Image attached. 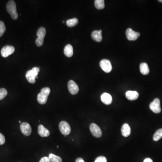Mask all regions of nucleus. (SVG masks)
<instances>
[{"mask_svg":"<svg viewBox=\"0 0 162 162\" xmlns=\"http://www.w3.org/2000/svg\"><path fill=\"white\" fill-rule=\"evenodd\" d=\"M38 133L42 138L48 137L50 134L49 131L42 125H39L38 127Z\"/></svg>","mask_w":162,"mask_h":162,"instance_id":"nucleus-13","label":"nucleus"},{"mask_svg":"<svg viewBox=\"0 0 162 162\" xmlns=\"http://www.w3.org/2000/svg\"><path fill=\"white\" fill-rule=\"evenodd\" d=\"M39 162H50V160L49 157H44L41 158Z\"/></svg>","mask_w":162,"mask_h":162,"instance_id":"nucleus-29","label":"nucleus"},{"mask_svg":"<svg viewBox=\"0 0 162 162\" xmlns=\"http://www.w3.org/2000/svg\"><path fill=\"white\" fill-rule=\"evenodd\" d=\"M140 72L143 75H147L150 73L149 66L146 63H142L140 66Z\"/></svg>","mask_w":162,"mask_h":162,"instance_id":"nucleus-18","label":"nucleus"},{"mask_svg":"<svg viewBox=\"0 0 162 162\" xmlns=\"http://www.w3.org/2000/svg\"><path fill=\"white\" fill-rule=\"evenodd\" d=\"M19 123H21V121H19Z\"/></svg>","mask_w":162,"mask_h":162,"instance_id":"nucleus-33","label":"nucleus"},{"mask_svg":"<svg viewBox=\"0 0 162 162\" xmlns=\"http://www.w3.org/2000/svg\"><path fill=\"white\" fill-rule=\"evenodd\" d=\"M50 90L49 87L42 88L41 92L37 95V102L41 104H45L48 101V97L50 94Z\"/></svg>","mask_w":162,"mask_h":162,"instance_id":"nucleus-1","label":"nucleus"},{"mask_svg":"<svg viewBox=\"0 0 162 162\" xmlns=\"http://www.w3.org/2000/svg\"><path fill=\"white\" fill-rule=\"evenodd\" d=\"M73 48L71 45L68 44L64 48V54L68 57H71L73 55Z\"/></svg>","mask_w":162,"mask_h":162,"instance_id":"nucleus-16","label":"nucleus"},{"mask_svg":"<svg viewBox=\"0 0 162 162\" xmlns=\"http://www.w3.org/2000/svg\"><path fill=\"white\" fill-rule=\"evenodd\" d=\"M126 97L128 100L134 101L138 99L139 94L137 91H128L126 93Z\"/></svg>","mask_w":162,"mask_h":162,"instance_id":"nucleus-14","label":"nucleus"},{"mask_svg":"<svg viewBox=\"0 0 162 162\" xmlns=\"http://www.w3.org/2000/svg\"><path fill=\"white\" fill-rule=\"evenodd\" d=\"M90 131L94 137L99 138L102 137V131L101 128L95 123H91L90 126Z\"/></svg>","mask_w":162,"mask_h":162,"instance_id":"nucleus-7","label":"nucleus"},{"mask_svg":"<svg viewBox=\"0 0 162 162\" xmlns=\"http://www.w3.org/2000/svg\"><path fill=\"white\" fill-rule=\"evenodd\" d=\"M49 158L50 159V162H62V159L60 157L53 154H50Z\"/></svg>","mask_w":162,"mask_h":162,"instance_id":"nucleus-23","label":"nucleus"},{"mask_svg":"<svg viewBox=\"0 0 162 162\" xmlns=\"http://www.w3.org/2000/svg\"><path fill=\"white\" fill-rule=\"evenodd\" d=\"M158 1L160 2H162V0H159V1Z\"/></svg>","mask_w":162,"mask_h":162,"instance_id":"nucleus-32","label":"nucleus"},{"mask_svg":"<svg viewBox=\"0 0 162 162\" xmlns=\"http://www.w3.org/2000/svg\"><path fill=\"white\" fill-rule=\"evenodd\" d=\"M126 35L129 41H135L140 36V33L134 31L131 28H128L126 30Z\"/></svg>","mask_w":162,"mask_h":162,"instance_id":"nucleus-8","label":"nucleus"},{"mask_svg":"<svg viewBox=\"0 0 162 162\" xmlns=\"http://www.w3.org/2000/svg\"><path fill=\"white\" fill-rule=\"evenodd\" d=\"M100 65L102 69L106 73H109L112 70V65L109 60L103 59L100 62Z\"/></svg>","mask_w":162,"mask_h":162,"instance_id":"nucleus-6","label":"nucleus"},{"mask_svg":"<svg viewBox=\"0 0 162 162\" xmlns=\"http://www.w3.org/2000/svg\"><path fill=\"white\" fill-rule=\"evenodd\" d=\"M44 39L37 38L36 40V44L37 47H41L43 44Z\"/></svg>","mask_w":162,"mask_h":162,"instance_id":"nucleus-27","label":"nucleus"},{"mask_svg":"<svg viewBox=\"0 0 162 162\" xmlns=\"http://www.w3.org/2000/svg\"><path fill=\"white\" fill-rule=\"evenodd\" d=\"M14 50H15V49L14 47L7 45L2 48L1 53L2 57L6 58L13 54L14 52Z\"/></svg>","mask_w":162,"mask_h":162,"instance_id":"nucleus-9","label":"nucleus"},{"mask_svg":"<svg viewBox=\"0 0 162 162\" xmlns=\"http://www.w3.org/2000/svg\"><path fill=\"white\" fill-rule=\"evenodd\" d=\"M40 69L38 67H34L31 70H29L26 73V78L29 83L34 84L36 83V77H37Z\"/></svg>","mask_w":162,"mask_h":162,"instance_id":"nucleus-3","label":"nucleus"},{"mask_svg":"<svg viewBox=\"0 0 162 162\" xmlns=\"http://www.w3.org/2000/svg\"><path fill=\"white\" fill-rule=\"evenodd\" d=\"M7 91L5 88H1L0 89V100L5 98L7 95Z\"/></svg>","mask_w":162,"mask_h":162,"instance_id":"nucleus-25","label":"nucleus"},{"mask_svg":"<svg viewBox=\"0 0 162 162\" xmlns=\"http://www.w3.org/2000/svg\"><path fill=\"white\" fill-rule=\"evenodd\" d=\"M94 162H107V159L104 156H99L97 158Z\"/></svg>","mask_w":162,"mask_h":162,"instance_id":"nucleus-26","label":"nucleus"},{"mask_svg":"<svg viewBox=\"0 0 162 162\" xmlns=\"http://www.w3.org/2000/svg\"><path fill=\"white\" fill-rule=\"evenodd\" d=\"M150 110L156 114H159L161 112L160 102L159 99L156 98L150 104Z\"/></svg>","mask_w":162,"mask_h":162,"instance_id":"nucleus-5","label":"nucleus"},{"mask_svg":"<svg viewBox=\"0 0 162 162\" xmlns=\"http://www.w3.org/2000/svg\"><path fill=\"white\" fill-rule=\"evenodd\" d=\"M6 10L11 15L12 19L16 20L18 19V14L16 9V5L14 1H9L6 5Z\"/></svg>","mask_w":162,"mask_h":162,"instance_id":"nucleus-2","label":"nucleus"},{"mask_svg":"<svg viewBox=\"0 0 162 162\" xmlns=\"http://www.w3.org/2000/svg\"><path fill=\"white\" fill-rule=\"evenodd\" d=\"M153 162V160L151 158H147L144 159V162Z\"/></svg>","mask_w":162,"mask_h":162,"instance_id":"nucleus-30","label":"nucleus"},{"mask_svg":"<svg viewBox=\"0 0 162 162\" xmlns=\"http://www.w3.org/2000/svg\"><path fill=\"white\" fill-rule=\"evenodd\" d=\"M6 26L4 22L0 21V37L3 36V34L6 31Z\"/></svg>","mask_w":162,"mask_h":162,"instance_id":"nucleus-24","label":"nucleus"},{"mask_svg":"<svg viewBox=\"0 0 162 162\" xmlns=\"http://www.w3.org/2000/svg\"><path fill=\"white\" fill-rule=\"evenodd\" d=\"M76 162H85L84 159L81 158H78L76 160Z\"/></svg>","mask_w":162,"mask_h":162,"instance_id":"nucleus-31","label":"nucleus"},{"mask_svg":"<svg viewBox=\"0 0 162 162\" xmlns=\"http://www.w3.org/2000/svg\"><path fill=\"white\" fill-rule=\"evenodd\" d=\"M102 102L106 105H109L112 102V96L108 93H104L101 97Z\"/></svg>","mask_w":162,"mask_h":162,"instance_id":"nucleus-12","label":"nucleus"},{"mask_svg":"<svg viewBox=\"0 0 162 162\" xmlns=\"http://www.w3.org/2000/svg\"><path fill=\"white\" fill-rule=\"evenodd\" d=\"M131 128L127 123H124L121 128V132L122 136L124 137H128L131 134Z\"/></svg>","mask_w":162,"mask_h":162,"instance_id":"nucleus-15","label":"nucleus"},{"mask_svg":"<svg viewBox=\"0 0 162 162\" xmlns=\"http://www.w3.org/2000/svg\"><path fill=\"white\" fill-rule=\"evenodd\" d=\"M20 130L22 133L26 136H30L32 133V128L29 123L24 122L20 126Z\"/></svg>","mask_w":162,"mask_h":162,"instance_id":"nucleus-11","label":"nucleus"},{"mask_svg":"<svg viewBox=\"0 0 162 162\" xmlns=\"http://www.w3.org/2000/svg\"><path fill=\"white\" fill-rule=\"evenodd\" d=\"M46 34V31L45 29L43 27H41L38 29L37 32V38L41 39H44L45 37Z\"/></svg>","mask_w":162,"mask_h":162,"instance_id":"nucleus-19","label":"nucleus"},{"mask_svg":"<svg viewBox=\"0 0 162 162\" xmlns=\"http://www.w3.org/2000/svg\"><path fill=\"white\" fill-rule=\"evenodd\" d=\"M78 23V20L77 18H75L67 20L66 24L69 27H73L77 25Z\"/></svg>","mask_w":162,"mask_h":162,"instance_id":"nucleus-20","label":"nucleus"},{"mask_svg":"<svg viewBox=\"0 0 162 162\" xmlns=\"http://www.w3.org/2000/svg\"><path fill=\"white\" fill-rule=\"evenodd\" d=\"M68 87L69 92L72 95H76L78 92V86L73 81H69L68 84Z\"/></svg>","mask_w":162,"mask_h":162,"instance_id":"nucleus-10","label":"nucleus"},{"mask_svg":"<svg viewBox=\"0 0 162 162\" xmlns=\"http://www.w3.org/2000/svg\"><path fill=\"white\" fill-rule=\"evenodd\" d=\"M162 138V128L158 129L154 134L153 140L154 141H158Z\"/></svg>","mask_w":162,"mask_h":162,"instance_id":"nucleus-22","label":"nucleus"},{"mask_svg":"<svg viewBox=\"0 0 162 162\" xmlns=\"http://www.w3.org/2000/svg\"><path fill=\"white\" fill-rule=\"evenodd\" d=\"M6 142V138L2 134L0 133V145H2Z\"/></svg>","mask_w":162,"mask_h":162,"instance_id":"nucleus-28","label":"nucleus"},{"mask_svg":"<svg viewBox=\"0 0 162 162\" xmlns=\"http://www.w3.org/2000/svg\"><path fill=\"white\" fill-rule=\"evenodd\" d=\"M59 129L61 133L65 136H67L71 132V127L68 123L66 121H61L59 124Z\"/></svg>","mask_w":162,"mask_h":162,"instance_id":"nucleus-4","label":"nucleus"},{"mask_svg":"<svg viewBox=\"0 0 162 162\" xmlns=\"http://www.w3.org/2000/svg\"><path fill=\"white\" fill-rule=\"evenodd\" d=\"M95 6L96 8L98 10H102L105 6L104 1V0H96L95 1Z\"/></svg>","mask_w":162,"mask_h":162,"instance_id":"nucleus-21","label":"nucleus"},{"mask_svg":"<svg viewBox=\"0 0 162 162\" xmlns=\"http://www.w3.org/2000/svg\"><path fill=\"white\" fill-rule=\"evenodd\" d=\"M91 37L93 40L97 42H101L102 40V33L98 30H95L91 33Z\"/></svg>","mask_w":162,"mask_h":162,"instance_id":"nucleus-17","label":"nucleus"}]
</instances>
